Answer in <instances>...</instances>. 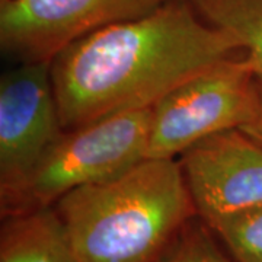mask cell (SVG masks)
Instances as JSON below:
<instances>
[{
    "label": "cell",
    "mask_w": 262,
    "mask_h": 262,
    "mask_svg": "<svg viewBox=\"0 0 262 262\" xmlns=\"http://www.w3.org/2000/svg\"><path fill=\"white\" fill-rule=\"evenodd\" d=\"M241 54L233 38L188 0L80 38L51 60L61 125L75 130L115 114L153 108L192 76Z\"/></svg>",
    "instance_id": "cell-1"
},
{
    "label": "cell",
    "mask_w": 262,
    "mask_h": 262,
    "mask_svg": "<svg viewBox=\"0 0 262 262\" xmlns=\"http://www.w3.org/2000/svg\"><path fill=\"white\" fill-rule=\"evenodd\" d=\"M82 262H158L196 208L177 159L146 158L56 203Z\"/></svg>",
    "instance_id": "cell-2"
},
{
    "label": "cell",
    "mask_w": 262,
    "mask_h": 262,
    "mask_svg": "<svg viewBox=\"0 0 262 262\" xmlns=\"http://www.w3.org/2000/svg\"><path fill=\"white\" fill-rule=\"evenodd\" d=\"M151 108L106 117L61 137L18 187L0 195L2 217L56 206L77 188L114 178L147 158Z\"/></svg>",
    "instance_id": "cell-3"
},
{
    "label": "cell",
    "mask_w": 262,
    "mask_h": 262,
    "mask_svg": "<svg viewBox=\"0 0 262 262\" xmlns=\"http://www.w3.org/2000/svg\"><path fill=\"white\" fill-rule=\"evenodd\" d=\"M259 82L245 56L192 76L151 108L147 158L175 159L198 141L244 130L258 115Z\"/></svg>",
    "instance_id": "cell-4"
},
{
    "label": "cell",
    "mask_w": 262,
    "mask_h": 262,
    "mask_svg": "<svg viewBox=\"0 0 262 262\" xmlns=\"http://www.w3.org/2000/svg\"><path fill=\"white\" fill-rule=\"evenodd\" d=\"M169 0H9L0 5V46L24 61H51L92 32L147 15Z\"/></svg>",
    "instance_id": "cell-5"
},
{
    "label": "cell",
    "mask_w": 262,
    "mask_h": 262,
    "mask_svg": "<svg viewBox=\"0 0 262 262\" xmlns=\"http://www.w3.org/2000/svg\"><path fill=\"white\" fill-rule=\"evenodd\" d=\"M64 128L51 61H24L0 80V195L27 178Z\"/></svg>",
    "instance_id": "cell-6"
},
{
    "label": "cell",
    "mask_w": 262,
    "mask_h": 262,
    "mask_svg": "<svg viewBox=\"0 0 262 262\" xmlns=\"http://www.w3.org/2000/svg\"><path fill=\"white\" fill-rule=\"evenodd\" d=\"M178 162L206 223L262 206V143L244 130L222 131L198 141Z\"/></svg>",
    "instance_id": "cell-7"
},
{
    "label": "cell",
    "mask_w": 262,
    "mask_h": 262,
    "mask_svg": "<svg viewBox=\"0 0 262 262\" xmlns=\"http://www.w3.org/2000/svg\"><path fill=\"white\" fill-rule=\"evenodd\" d=\"M0 262H82L56 208L3 219Z\"/></svg>",
    "instance_id": "cell-8"
},
{
    "label": "cell",
    "mask_w": 262,
    "mask_h": 262,
    "mask_svg": "<svg viewBox=\"0 0 262 262\" xmlns=\"http://www.w3.org/2000/svg\"><path fill=\"white\" fill-rule=\"evenodd\" d=\"M214 28L233 38L236 46L262 80V0H188Z\"/></svg>",
    "instance_id": "cell-9"
},
{
    "label": "cell",
    "mask_w": 262,
    "mask_h": 262,
    "mask_svg": "<svg viewBox=\"0 0 262 262\" xmlns=\"http://www.w3.org/2000/svg\"><path fill=\"white\" fill-rule=\"evenodd\" d=\"M236 262H262V206L207 223Z\"/></svg>",
    "instance_id": "cell-10"
},
{
    "label": "cell",
    "mask_w": 262,
    "mask_h": 262,
    "mask_svg": "<svg viewBox=\"0 0 262 262\" xmlns=\"http://www.w3.org/2000/svg\"><path fill=\"white\" fill-rule=\"evenodd\" d=\"M158 262H233L215 244L214 232L198 215L181 229Z\"/></svg>",
    "instance_id": "cell-11"
},
{
    "label": "cell",
    "mask_w": 262,
    "mask_h": 262,
    "mask_svg": "<svg viewBox=\"0 0 262 262\" xmlns=\"http://www.w3.org/2000/svg\"><path fill=\"white\" fill-rule=\"evenodd\" d=\"M258 82H259V110H258V115L253 120V122H251L248 127H245L244 131L246 134H249L251 137H253L255 140L262 143V80L258 79Z\"/></svg>",
    "instance_id": "cell-12"
},
{
    "label": "cell",
    "mask_w": 262,
    "mask_h": 262,
    "mask_svg": "<svg viewBox=\"0 0 262 262\" xmlns=\"http://www.w3.org/2000/svg\"><path fill=\"white\" fill-rule=\"evenodd\" d=\"M6 2H9V0H0V5H2V3H6Z\"/></svg>",
    "instance_id": "cell-13"
}]
</instances>
